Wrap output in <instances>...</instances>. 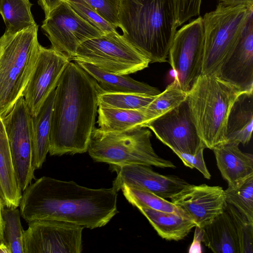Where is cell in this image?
<instances>
[{
  "label": "cell",
  "mask_w": 253,
  "mask_h": 253,
  "mask_svg": "<svg viewBox=\"0 0 253 253\" xmlns=\"http://www.w3.org/2000/svg\"><path fill=\"white\" fill-rule=\"evenodd\" d=\"M118 192L113 186L91 189L42 176L23 191L19 211L28 223L58 220L94 229L105 226L118 212Z\"/></svg>",
  "instance_id": "cell-1"
},
{
  "label": "cell",
  "mask_w": 253,
  "mask_h": 253,
  "mask_svg": "<svg viewBox=\"0 0 253 253\" xmlns=\"http://www.w3.org/2000/svg\"><path fill=\"white\" fill-rule=\"evenodd\" d=\"M55 90L48 153L61 156L86 152L102 91L90 75L71 61Z\"/></svg>",
  "instance_id": "cell-2"
},
{
  "label": "cell",
  "mask_w": 253,
  "mask_h": 253,
  "mask_svg": "<svg viewBox=\"0 0 253 253\" xmlns=\"http://www.w3.org/2000/svg\"><path fill=\"white\" fill-rule=\"evenodd\" d=\"M123 37L150 63L166 62L177 26L172 0H122Z\"/></svg>",
  "instance_id": "cell-3"
},
{
  "label": "cell",
  "mask_w": 253,
  "mask_h": 253,
  "mask_svg": "<svg viewBox=\"0 0 253 253\" xmlns=\"http://www.w3.org/2000/svg\"><path fill=\"white\" fill-rule=\"evenodd\" d=\"M242 92L215 74L200 75L187 91L190 113L206 148L212 150L226 143L228 117Z\"/></svg>",
  "instance_id": "cell-4"
},
{
  "label": "cell",
  "mask_w": 253,
  "mask_h": 253,
  "mask_svg": "<svg viewBox=\"0 0 253 253\" xmlns=\"http://www.w3.org/2000/svg\"><path fill=\"white\" fill-rule=\"evenodd\" d=\"M36 24L0 37V117L3 118L22 93L31 76L40 44Z\"/></svg>",
  "instance_id": "cell-5"
},
{
  "label": "cell",
  "mask_w": 253,
  "mask_h": 253,
  "mask_svg": "<svg viewBox=\"0 0 253 253\" xmlns=\"http://www.w3.org/2000/svg\"><path fill=\"white\" fill-rule=\"evenodd\" d=\"M253 4L219 2L203 18L204 42L201 75L215 74L238 44Z\"/></svg>",
  "instance_id": "cell-6"
},
{
  "label": "cell",
  "mask_w": 253,
  "mask_h": 253,
  "mask_svg": "<svg viewBox=\"0 0 253 253\" xmlns=\"http://www.w3.org/2000/svg\"><path fill=\"white\" fill-rule=\"evenodd\" d=\"M149 129L140 127L121 131L94 128L87 151L96 162L110 165L136 164L161 168H175L170 161L160 157L151 142Z\"/></svg>",
  "instance_id": "cell-7"
},
{
  "label": "cell",
  "mask_w": 253,
  "mask_h": 253,
  "mask_svg": "<svg viewBox=\"0 0 253 253\" xmlns=\"http://www.w3.org/2000/svg\"><path fill=\"white\" fill-rule=\"evenodd\" d=\"M72 60L83 62L117 75H129L148 67L149 60L117 31L87 40Z\"/></svg>",
  "instance_id": "cell-8"
},
{
  "label": "cell",
  "mask_w": 253,
  "mask_h": 253,
  "mask_svg": "<svg viewBox=\"0 0 253 253\" xmlns=\"http://www.w3.org/2000/svg\"><path fill=\"white\" fill-rule=\"evenodd\" d=\"M204 42L201 16L183 25L175 33L169 49V63L175 78L187 92L201 74Z\"/></svg>",
  "instance_id": "cell-9"
},
{
  "label": "cell",
  "mask_w": 253,
  "mask_h": 253,
  "mask_svg": "<svg viewBox=\"0 0 253 253\" xmlns=\"http://www.w3.org/2000/svg\"><path fill=\"white\" fill-rule=\"evenodd\" d=\"M41 28L51 43V47L70 61L84 42L104 33L80 17L64 0L44 18Z\"/></svg>",
  "instance_id": "cell-10"
},
{
  "label": "cell",
  "mask_w": 253,
  "mask_h": 253,
  "mask_svg": "<svg viewBox=\"0 0 253 253\" xmlns=\"http://www.w3.org/2000/svg\"><path fill=\"white\" fill-rule=\"evenodd\" d=\"M24 232V253H81L83 227L66 221L36 220Z\"/></svg>",
  "instance_id": "cell-11"
},
{
  "label": "cell",
  "mask_w": 253,
  "mask_h": 253,
  "mask_svg": "<svg viewBox=\"0 0 253 253\" xmlns=\"http://www.w3.org/2000/svg\"><path fill=\"white\" fill-rule=\"evenodd\" d=\"M19 185L24 191L35 178L33 166L31 115L23 97L2 119Z\"/></svg>",
  "instance_id": "cell-12"
},
{
  "label": "cell",
  "mask_w": 253,
  "mask_h": 253,
  "mask_svg": "<svg viewBox=\"0 0 253 253\" xmlns=\"http://www.w3.org/2000/svg\"><path fill=\"white\" fill-rule=\"evenodd\" d=\"M70 61L60 52L40 44L35 66L22 95L31 116L38 114L48 96L55 89Z\"/></svg>",
  "instance_id": "cell-13"
},
{
  "label": "cell",
  "mask_w": 253,
  "mask_h": 253,
  "mask_svg": "<svg viewBox=\"0 0 253 253\" xmlns=\"http://www.w3.org/2000/svg\"><path fill=\"white\" fill-rule=\"evenodd\" d=\"M172 151L196 154L206 147L200 139L186 101L144 126Z\"/></svg>",
  "instance_id": "cell-14"
},
{
  "label": "cell",
  "mask_w": 253,
  "mask_h": 253,
  "mask_svg": "<svg viewBox=\"0 0 253 253\" xmlns=\"http://www.w3.org/2000/svg\"><path fill=\"white\" fill-rule=\"evenodd\" d=\"M171 202L202 228L224 210V190L218 186L188 184L170 198Z\"/></svg>",
  "instance_id": "cell-15"
},
{
  "label": "cell",
  "mask_w": 253,
  "mask_h": 253,
  "mask_svg": "<svg viewBox=\"0 0 253 253\" xmlns=\"http://www.w3.org/2000/svg\"><path fill=\"white\" fill-rule=\"evenodd\" d=\"M110 166L111 170L117 173L113 186L118 191L123 184H126L150 192L166 199H170L189 184L178 176L156 172L147 165L132 164Z\"/></svg>",
  "instance_id": "cell-16"
},
{
  "label": "cell",
  "mask_w": 253,
  "mask_h": 253,
  "mask_svg": "<svg viewBox=\"0 0 253 253\" xmlns=\"http://www.w3.org/2000/svg\"><path fill=\"white\" fill-rule=\"evenodd\" d=\"M215 75L243 92L253 91V13L235 49Z\"/></svg>",
  "instance_id": "cell-17"
},
{
  "label": "cell",
  "mask_w": 253,
  "mask_h": 253,
  "mask_svg": "<svg viewBox=\"0 0 253 253\" xmlns=\"http://www.w3.org/2000/svg\"><path fill=\"white\" fill-rule=\"evenodd\" d=\"M237 143L226 142L212 150L221 174L233 186L253 174V156L243 152Z\"/></svg>",
  "instance_id": "cell-18"
},
{
  "label": "cell",
  "mask_w": 253,
  "mask_h": 253,
  "mask_svg": "<svg viewBox=\"0 0 253 253\" xmlns=\"http://www.w3.org/2000/svg\"><path fill=\"white\" fill-rule=\"evenodd\" d=\"M253 129V91L239 95L230 111L226 127V142L245 145Z\"/></svg>",
  "instance_id": "cell-19"
},
{
  "label": "cell",
  "mask_w": 253,
  "mask_h": 253,
  "mask_svg": "<svg viewBox=\"0 0 253 253\" xmlns=\"http://www.w3.org/2000/svg\"><path fill=\"white\" fill-rule=\"evenodd\" d=\"M76 63L97 82L102 92L128 93L149 96H156L161 93L158 88L136 81L128 75H117L85 62Z\"/></svg>",
  "instance_id": "cell-20"
},
{
  "label": "cell",
  "mask_w": 253,
  "mask_h": 253,
  "mask_svg": "<svg viewBox=\"0 0 253 253\" xmlns=\"http://www.w3.org/2000/svg\"><path fill=\"white\" fill-rule=\"evenodd\" d=\"M21 192L5 126L0 117V196L4 206L8 208H17L22 198Z\"/></svg>",
  "instance_id": "cell-21"
},
{
  "label": "cell",
  "mask_w": 253,
  "mask_h": 253,
  "mask_svg": "<svg viewBox=\"0 0 253 253\" xmlns=\"http://www.w3.org/2000/svg\"><path fill=\"white\" fill-rule=\"evenodd\" d=\"M203 242L215 253H240L235 227L229 212L224 211L202 228Z\"/></svg>",
  "instance_id": "cell-22"
},
{
  "label": "cell",
  "mask_w": 253,
  "mask_h": 253,
  "mask_svg": "<svg viewBox=\"0 0 253 253\" xmlns=\"http://www.w3.org/2000/svg\"><path fill=\"white\" fill-rule=\"evenodd\" d=\"M55 90L48 96L38 114L31 115L33 166L35 170L42 168L48 153Z\"/></svg>",
  "instance_id": "cell-23"
},
{
  "label": "cell",
  "mask_w": 253,
  "mask_h": 253,
  "mask_svg": "<svg viewBox=\"0 0 253 253\" xmlns=\"http://www.w3.org/2000/svg\"><path fill=\"white\" fill-rule=\"evenodd\" d=\"M99 128L108 131H121L144 127L155 119L145 107L135 110L117 109L98 106Z\"/></svg>",
  "instance_id": "cell-24"
},
{
  "label": "cell",
  "mask_w": 253,
  "mask_h": 253,
  "mask_svg": "<svg viewBox=\"0 0 253 253\" xmlns=\"http://www.w3.org/2000/svg\"><path fill=\"white\" fill-rule=\"evenodd\" d=\"M136 208L147 218L158 234L167 240H182L196 226L192 219L184 215L142 206Z\"/></svg>",
  "instance_id": "cell-25"
},
{
  "label": "cell",
  "mask_w": 253,
  "mask_h": 253,
  "mask_svg": "<svg viewBox=\"0 0 253 253\" xmlns=\"http://www.w3.org/2000/svg\"><path fill=\"white\" fill-rule=\"evenodd\" d=\"M29 0H0V14L6 26L5 32L13 34L37 24Z\"/></svg>",
  "instance_id": "cell-26"
},
{
  "label": "cell",
  "mask_w": 253,
  "mask_h": 253,
  "mask_svg": "<svg viewBox=\"0 0 253 253\" xmlns=\"http://www.w3.org/2000/svg\"><path fill=\"white\" fill-rule=\"evenodd\" d=\"M121 189L126 200L134 207L142 206L156 211L174 212L186 216L172 203L153 193L126 184H123Z\"/></svg>",
  "instance_id": "cell-27"
},
{
  "label": "cell",
  "mask_w": 253,
  "mask_h": 253,
  "mask_svg": "<svg viewBox=\"0 0 253 253\" xmlns=\"http://www.w3.org/2000/svg\"><path fill=\"white\" fill-rule=\"evenodd\" d=\"M226 202L253 223V174L224 190Z\"/></svg>",
  "instance_id": "cell-28"
},
{
  "label": "cell",
  "mask_w": 253,
  "mask_h": 253,
  "mask_svg": "<svg viewBox=\"0 0 253 253\" xmlns=\"http://www.w3.org/2000/svg\"><path fill=\"white\" fill-rule=\"evenodd\" d=\"M187 97V92L181 89L175 78L145 108L156 119L179 106L186 100Z\"/></svg>",
  "instance_id": "cell-29"
},
{
  "label": "cell",
  "mask_w": 253,
  "mask_h": 253,
  "mask_svg": "<svg viewBox=\"0 0 253 253\" xmlns=\"http://www.w3.org/2000/svg\"><path fill=\"white\" fill-rule=\"evenodd\" d=\"M3 235L11 253H24V230L20 221V211L5 206L2 210Z\"/></svg>",
  "instance_id": "cell-30"
},
{
  "label": "cell",
  "mask_w": 253,
  "mask_h": 253,
  "mask_svg": "<svg viewBox=\"0 0 253 253\" xmlns=\"http://www.w3.org/2000/svg\"><path fill=\"white\" fill-rule=\"evenodd\" d=\"M155 97L128 93L102 92L98 97V105L121 109H140L145 107Z\"/></svg>",
  "instance_id": "cell-31"
},
{
  "label": "cell",
  "mask_w": 253,
  "mask_h": 253,
  "mask_svg": "<svg viewBox=\"0 0 253 253\" xmlns=\"http://www.w3.org/2000/svg\"><path fill=\"white\" fill-rule=\"evenodd\" d=\"M225 209L230 214L236 230L240 253L253 252V223L250 222L233 206L226 203Z\"/></svg>",
  "instance_id": "cell-32"
},
{
  "label": "cell",
  "mask_w": 253,
  "mask_h": 253,
  "mask_svg": "<svg viewBox=\"0 0 253 253\" xmlns=\"http://www.w3.org/2000/svg\"><path fill=\"white\" fill-rule=\"evenodd\" d=\"M83 3L109 23L119 27V12L122 0H65Z\"/></svg>",
  "instance_id": "cell-33"
},
{
  "label": "cell",
  "mask_w": 253,
  "mask_h": 253,
  "mask_svg": "<svg viewBox=\"0 0 253 253\" xmlns=\"http://www.w3.org/2000/svg\"><path fill=\"white\" fill-rule=\"evenodd\" d=\"M67 1L80 17L103 33L117 31L118 28L116 26L106 21L86 4L75 1Z\"/></svg>",
  "instance_id": "cell-34"
},
{
  "label": "cell",
  "mask_w": 253,
  "mask_h": 253,
  "mask_svg": "<svg viewBox=\"0 0 253 253\" xmlns=\"http://www.w3.org/2000/svg\"><path fill=\"white\" fill-rule=\"evenodd\" d=\"M177 27L200 13L202 0H172Z\"/></svg>",
  "instance_id": "cell-35"
},
{
  "label": "cell",
  "mask_w": 253,
  "mask_h": 253,
  "mask_svg": "<svg viewBox=\"0 0 253 253\" xmlns=\"http://www.w3.org/2000/svg\"><path fill=\"white\" fill-rule=\"evenodd\" d=\"M205 148V147H202L195 154L177 151L174 153L180 158L185 166L191 169H196L206 178L210 179L211 175L207 168L203 156V152Z\"/></svg>",
  "instance_id": "cell-36"
},
{
  "label": "cell",
  "mask_w": 253,
  "mask_h": 253,
  "mask_svg": "<svg viewBox=\"0 0 253 253\" xmlns=\"http://www.w3.org/2000/svg\"><path fill=\"white\" fill-rule=\"evenodd\" d=\"M193 241L189 249V253L202 252L201 243L203 242V230L202 228L195 226Z\"/></svg>",
  "instance_id": "cell-37"
},
{
  "label": "cell",
  "mask_w": 253,
  "mask_h": 253,
  "mask_svg": "<svg viewBox=\"0 0 253 253\" xmlns=\"http://www.w3.org/2000/svg\"><path fill=\"white\" fill-rule=\"evenodd\" d=\"M39 4L42 9L45 18H47L51 12L57 7L64 0H37Z\"/></svg>",
  "instance_id": "cell-38"
},
{
  "label": "cell",
  "mask_w": 253,
  "mask_h": 253,
  "mask_svg": "<svg viewBox=\"0 0 253 253\" xmlns=\"http://www.w3.org/2000/svg\"><path fill=\"white\" fill-rule=\"evenodd\" d=\"M4 206L3 202L0 196V243H5L4 240V222L2 215V210Z\"/></svg>",
  "instance_id": "cell-39"
},
{
  "label": "cell",
  "mask_w": 253,
  "mask_h": 253,
  "mask_svg": "<svg viewBox=\"0 0 253 253\" xmlns=\"http://www.w3.org/2000/svg\"><path fill=\"white\" fill-rule=\"evenodd\" d=\"M219 2H223L235 4H253V0H217Z\"/></svg>",
  "instance_id": "cell-40"
}]
</instances>
